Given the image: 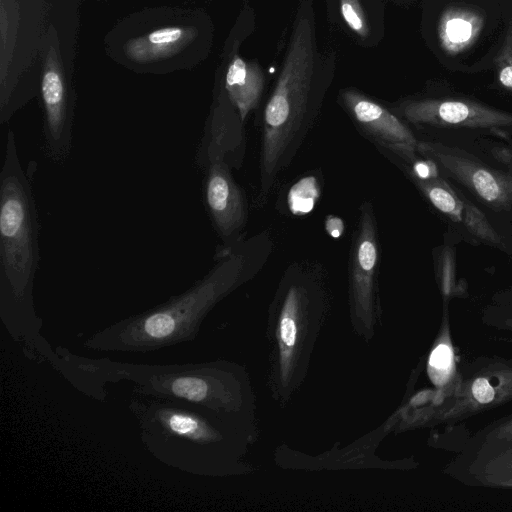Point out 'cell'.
Returning <instances> with one entry per match:
<instances>
[{"label":"cell","mask_w":512,"mask_h":512,"mask_svg":"<svg viewBox=\"0 0 512 512\" xmlns=\"http://www.w3.org/2000/svg\"><path fill=\"white\" fill-rule=\"evenodd\" d=\"M438 253L437 274L440 279V288L443 296H448L455 292V252L451 245L444 244Z\"/></svg>","instance_id":"cell-19"},{"label":"cell","mask_w":512,"mask_h":512,"mask_svg":"<svg viewBox=\"0 0 512 512\" xmlns=\"http://www.w3.org/2000/svg\"><path fill=\"white\" fill-rule=\"evenodd\" d=\"M381 249L373 205L364 201L352 234L349 256V280L353 306L357 314L370 318L374 305V286L379 270Z\"/></svg>","instance_id":"cell-12"},{"label":"cell","mask_w":512,"mask_h":512,"mask_svg":"<svg viewBox=\"0 0 512 512\" xmlns=\"http://www.w3.org/2000/svg\"><path fill=\"white\" fill-rule=\"evenodd\" d=\"M34 164L21 165L14 132L6 135L0 171V311L11 335L33 356L47 345L40 333L33 289L41 260Z\"/></svg>","instance_id":"cell-3"},{"label":"cell","mask_w":512,"mask_h":512,"mask_svg":"<svg viewBox=\"0 0 512 512\" xmlns=\"http://www.w3.org/2000/svg\"><path fill=\"white\" fill-rule=\"evenodd\" d=\"M339 99L355 124L381 147L407 163L419 154L418 140L395 112L354 89H343Z\"/></svg>","instance_id":"cell-11"},{"label":"cell","mask_w":512,"mask_h":512,"mask_svg":"<svg viewBox=\"0 0 512 512\" xmlns=\"http://www.w3.org/2000/svg\"><path fill=\"white\" fill-rule=\"evenodd\" d=\"M326 229L332 237H339L343 230L341 219L335 216H329L326 219Z\"/></svg>","instance_id":"cell-22"},{"label":"cell","mask_w":512,"mask_h":512,"mask_svg":"<svg viewBox=\"0 0 512 512\" xmlns=\"http://www.w3.org/2000/svg\"><path fill=\"white\" fill-rule=\"evenodd\" d=\"M449 344V343H448ZM447 342H440L430 354L428 371L436 385H444L454 367L453 350Z\"/></svg>","instance_id":"cell-17"},{"label":"cell","mask_w":512,"mask_h":512,"mask_svg":"<svg viewBox=\"0 0 512 512\" xmlns=\"http://www.w3.org/2000/svg\"><path fill=\"white\" fill-rule=\"evenodd\" d=\"M497 78L500 85L512 94V23L495 58Z\"/></svg>","instance_id":"cell-20"},{"label":"cell","mask_w":512,"mask_h":512,"mask_svg":"<svg viewBox=\"0 0 512 512\" xmlns=\"http://www.w3.org/2000/svg\"><path fill=\"white\" fill-rule=\"evenodd\" d=\"M42 149L54 163L69 157L73 142V106L54 49L48 53L41 79Z\"/></svg>","instance_id":"cell-10"},{"label":"cell","mask_w":512,"mask_h":512,"mask_svg":"<svg viewBox=\"0 0 512 512\" xmlns=\"http://www.w3.org/2000/svg\"><path fill=\"white\" fill-rule=\"evenodd\" d=\"M206 211L223 246H232L245 237L248 203L244 190L235 181L232 167L223 158H213L199 168Z\"/></svg>","instance_id":"cell-9"},{"label":"cell","mask_w":512,"mask_h":512,"mask_svg":"<svg viewBox=\"0 0 512 512\" xmlns=\"http://www.w3.org/2000/svg\"><path fill=\"white\" fill-rule=\"evenodd\" d=\"M273 240L268 230L232 246H222L215 264L184 292L90 335L83 346L103 352H150L195 338L214 305L255 276L268 261Z\"/></svg>","instance_id":"cell-1"},{"label":"cell","mask_w":512,"mask_h":512,"mask_svg":"<svg viewBox=\"0 0 512 512\" xmlns=\"http://www.w3.org/2000/svg\"><path fill=\"white\" fill-rule=\"evenodd\" d=\"M477 138L462 147L477 154L492 165L512 173V139ZM460 146V145H459Z\"/></svg>","instance_id":"cell-16"},{"label":"cell","mask_w":512,"mask_h":512,"mask_svg":"<svg viewBox=\"0 0 512 512\" xmlns=\"http://www.w3.org/2000/svg\"><path fill=\"white\" fill-rule=\"evenodd\" d=\"M265 75L257 61H247L237 52L231 54L223 79L221 91L239 112L245 122L262 97Z\"/></svg>","instance_id":"cell-13"},{"label":"cell","mask_w":512,"mask_h":512,"mask_svg":"<svg viewBox=\"0 0 512 512\" xmlns=\"http://www.w3.org/2000/svg\"><path fill=\"white\" fill-rule=\"evenodd\" d=\"M334 56L320 51L313 0H300L274 88L265 105L259 158V198L290 166L323 104Z\"/></svg>","instance_id":"cell-2"},{"label":"cell","mask_w":512,"mask_h":512,"mask_svg":"<svg viewBox=\"0 0 512 512\" xmlns=\"http://www.w3.org/2000/svg\"><path fill=\"white\" fill-rule=\"evenodd\" d=\"M483 18L474 10L454 7L443 12L438 25L439 43L449 55L469 48L480 35Z\"/></svg>","instance_id":"cell-15"},{"label":"cell","mask_w":512,"mask_h":512,"mask_svg":"<svg viewBox=\"0 0 512 512\" xmlns=\"http://www.w3.org/2000/svg\"><path fill=\"white\" fill-rule=\"evenodd\" d=\"M341 17L348 28L359 38L366 39L370 35V27L360 0H339Z\"/></svg>","instance_id":"cell-18"},{"label":"cell","mask_w":512,"mask_h":512,"mask_svg":"<svg viewBox=\"0 0 512 512\" xmlns=\"http://www.w3.org/2000/svg\"><path fill=\"white\" fill-rule=\"evenodd\" d=\"M405 122L435 132V140L465 145L481 137H512V113L458 98H423L398 104Z\"/></svg>","instance_id":"cell-6"},{"label":"cell","mask_w":512,"mask_h":512,"mask_svg":"<svg viewBox=\"0 0 512 512\" xmlns=\"http://www.w3.org/2000/svg\"><path fill=\"white\" fill-rule=\"evenodd\" d=\"M482 444L512 441V414L484 428L476 436Z\"/></svg>","instance_id":"cell-21"},{"label":"cell","mask_w":512,"mask_h":512,"mask_svg":"<svg viewBox=\"0 0 512 512\" xmlns=\"http://www.w3.org/2000/svg\"><path fill=\"white\" fill-rule=\"evenodd\" d=\"M197 35L192 27L169 26L129 40L124 47L126 56L138 63L156 61L178 53Z\"/></svg>","instance_id":"cell-14"},{"label":"cell","mask_w":512,"mask_h":512,"mask_svg":"<svg viewBox=\"0 0 512 512\" xmlns=\"http://www.w3.org/2000/svg\"><path fill=\"white\" fill-rule=\"evenodd\" d=\"M402 164L411 181L456 236L512 256V226L483 210L442 176L430 160L418 155Z\"/></svg>","instance_id":"cell-5"},{"label":"cell","mask_w":512,"mask_h":512,"mask_svg":"<svg viewBox=\"0 0 512 512\" xmlns=\"http://www.w3.org/2000/svg\"><path fill=\"white\" fill-rule=\"evenodd\" d=\"M128 409L146 450L185 473H205L210 451L224 440L207 414L211 410L195 404L132 392Z\"/></svg>","instance_id":"cell-4"},{"label":"cell","mask_w":512,"mask_h":512,"mask_svg":"<svg viewBox=\"0 0 512 512\" xmlns=\"http://www.w3.org/2000/svg\"><path fill=\"white\" fill-rule=\"evenodd\" d=\"M417 152L499 221L512 226V173L468 149L435 139L418 140Z\"/></svg>","instance_id":"cell-7"},{"label":"cell","mask_w":512,"mask_h":512,"mask_svg":"<svg viewBox=\"0 0 512 512\" xmlns=\"http://www.w3.org/2000/svg\"><path fill=\"white\" fill-rule=\"evenodd\" d=\"M456 388L428 418L451 423L498 408L512 401V362L480 358L463 369Z\"/></svg>","instance_id":"cell-8"}]
</instances>
